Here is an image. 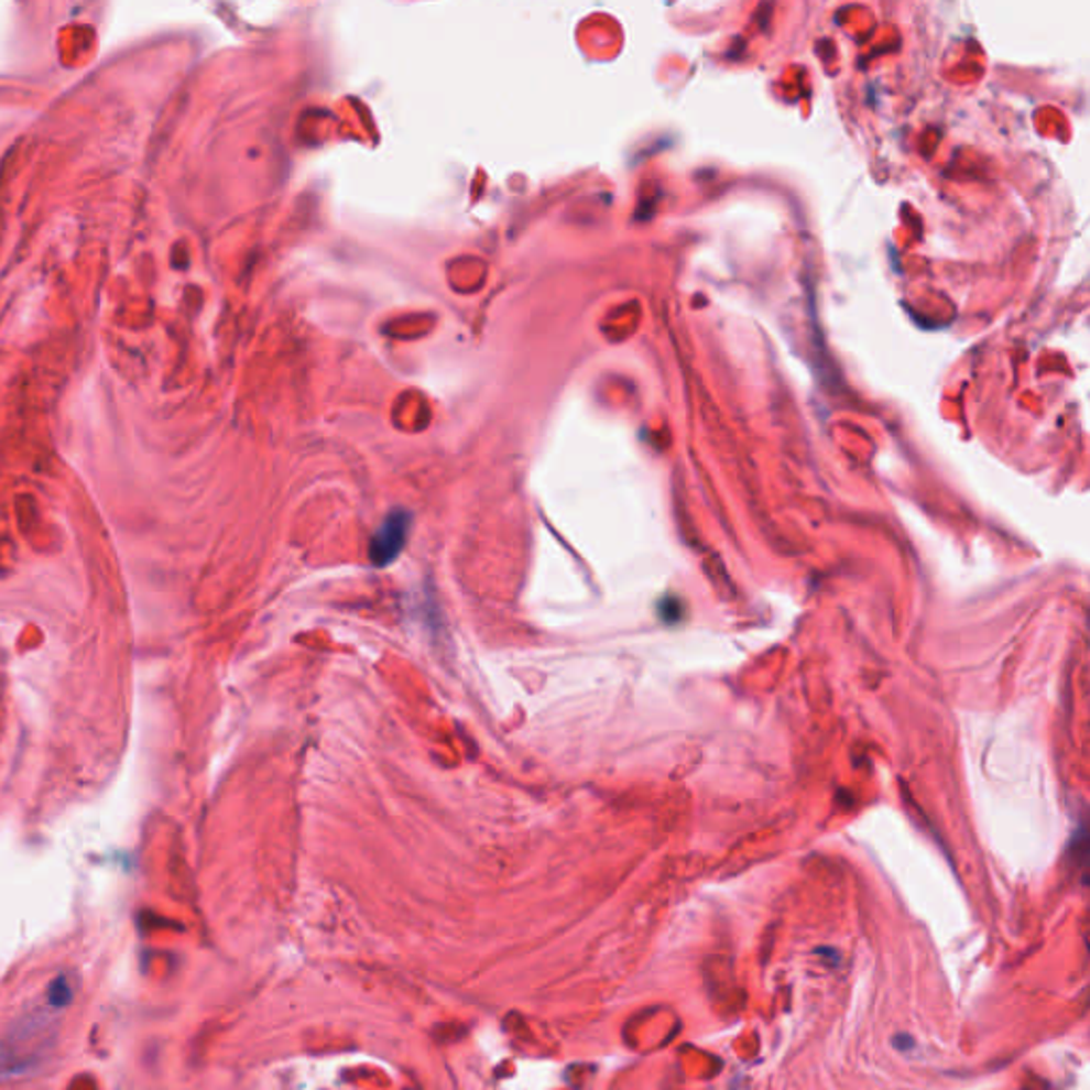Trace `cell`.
I'll return each instance as SVG.
<instances>
[{
    "label": "cell",
    "mask_w": 1090,
    "mask_h": 1090,
    "mask_svg": "<svg viewBox=\"0 0 1090 1090\" xmlns=\"http://www.w3.org/2000/svg\"><path fill=\"white\" fill-rule=\"evenodd\" d=\"M410 528H412V513L405 510L390 513L369 544L371 563L375 567H388L390 563H394L407 544Z\"/></svg>",
    "instance_id": "obj_1"
}]
</instances>
